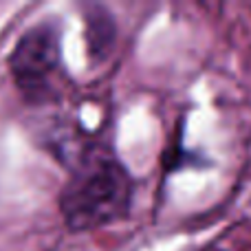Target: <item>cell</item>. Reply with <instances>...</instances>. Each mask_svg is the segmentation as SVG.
I'll list each match as a JSON object with an SVG mask.
<instances>
[{
  "mask_svg": "<svg viewBox=\"0 0 251 251\" xmlns=\"http://www.w3.org/2000/svg\"><path fill=\"white\" fill-rule=\"evenodd\" d=\"M134 183L117 154L88 146L73 163V174L60 192V214L71 231H93L124 221L130 214Z\"/></svg>",
  "mask_w": 251,
  "mask_h": 251,
  "instance_id": "1",
  "label": "cell"
},
{
  "mask_svg": "<svg viewBox=\"0 0 251 251\" xmlns=\"http://www.w3.org/2000/svg\"><path fill=\"white\" fill-rule=\"evenodd\" d=\"M62 66V35L55 20H42L26 29L9 55V71L20 95L42 104L55 95L53 77Z\"/></svg>",
  "mask_w": 251,
  "mask_h": 251,
  "instance_id": "2",
  "label": "cell"
},
{
  "mask_svg": "<svg viewBox=\"0 0 251 251\" xmlns=\"http://www.w3.org/2000/svg\"><path fill=\"white\" fill-rule=\"evenodd\" d=\"M86 44L91 60L104 62L110 57L117 40V25L110 11L101 4H91L86 9Z\"/></svg>",
  "mask_w": 251,
  "mask_h": 251,
  "instance_id": "3",
  "label": "cell"
},
{
  "mask_svg": "<svg viewBox=\"0 0 251 251\" xmlns=\"http://www.w3.org/2000/svg\"><path fill=\"white\" fill-rule=\"evenodd\" d=\"M209 251H216V249H209Z\"/></svg>",
  "mask_w": 251,
  "mask_h": 251,
  "instance_id": "4",
  "label": "cell"
}]
</instances>
